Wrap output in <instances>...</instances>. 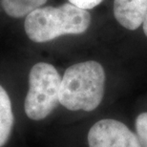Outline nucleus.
Returning <instances> with one entry per match:
<instances>
[{"label":"nucleus","instance_id":"obj_1","mask_svg":"<svg viewBox=\"0 0 147 147\" xmlns=\"http://www.w3.org/2000/svg\"><path fill=\"white\" fill-rule=\"evenodd\" d=\"M105 78L103 67L96 61L70 66L61 78L59 103L71 111L96 110L103 99Z\"/></svg>","mask_w":147,"mask_h":147},{"label":"nucleus","instance_id":"obj_2","mask_svg":"<svg viewBox=\"0 0 147 147\" xmlns=\"http://www.w3.org/2000/svg\"><path fill=\"white\" fill-rule=\"evenodd\" d=\"M91 24V14L87 10L71 3L58 7L38 8L26 16L24 29L32 41L44 43L65 34L85 33Z\"/></svg>","mask_w":147,"mask_h":147},{"label":"nucleus","instance_id":"obj_3","mask_svg":"<svg viewBox=\"0 0 147 147\" xmlns=\"http://www.w3.org/2000/svg\"><path fill=\"white\" fill-rule=\"evenodd\" d=\"M61 76L52 64L39 62L29 74V91L24 110L29 119L41 120L54 111L59 103Z\"/></svg>","mask_w":147,"mask_h":147},{"label":"nucleus","instance_id":"obj_4","mask_svg":"<svg viewBox=\"0 0 147 147\" xmlns=\"http://www.w3.org/2000/svg\"><path fill=\"white\" fill-rule=\"evenodd\" d=\"M87 140L89 147H142L124 123L112 119L96 121L88 132Z\"/></svg>","mask_w":147,"mask_h":147},{"label":"nucleus","instance_id":"obj_5","mask_svg":"<svg viewBox=\"0 0 147 147\" xmlns=\"http://www.w3.org/2000/svg\"><path fill=\"white\" fill-rule=\"evenodd\" d=\"M146 13L147 0H114L115 18L127 30L140 28Z\"/></svg>","mask_w":147,"mask_h":147},{"label":"nucleus","instance_id":"obj_6","mask_svg":"<svg viewBox=\"0 0 147 147\" xmlns=\"http://www.w3.org/2000/svg\"><path fill=\"white\" fill-rule=\"evenodd\" d=\"M13 114L11 102L6 90L0 85V147L9 140L13 126Z\"/></svg>","mask_w":147,"mask_h":147},{"label":"nucleus","instance_id":"obj_7","mask_svg":"<svg viewBox=\"0 0 147 147\" xmlns=\"http://www.w3.org/2000/svg\"><path fill=\"white\" fill-rule=\"evenodd\" d=\"M47 0H2V7L9 16L21 18L40 8Z\"/></svg>","mask_w":147,"mask_h":147},{"label":"nucleus","instance_id":"obj_8","mask_svg":"<svg viewBox=\"0 0 147 147\" xmlns=\"http://www.w3.org/2000/svg\"><path fill=\"white\" fill-rule=\"evenodd\" d=\"M137 136L142 147H147V112L140 114L136 119Z\"/></svg>","mask_w":147,"mask_h":147},{"label":"nucleus","instance_id":"obj_9","mask_svg":"<svg viewBox=\"0 0 147 147\" xmlns=\"http://www.w3.org/2000/svg\"><path fill=\"white\" fill-rule=\"evenodd\" d=\"M103 0H69V3L83 10H90L99 5Z\"/></svg>","mask_w":147,"mask_h":147},{"label":"nucleus","instance_id":"obj_10","mask_svg":"<svg viewBox=\"0 0 147 147\" xmlns=\"http://www.w3.org/2000/svg\"><path fill=\"white\" fill-rule=\"evenodd\" d=\"M142 27H143V32H144L145 36H147V13H146V14L144 16V18H143Z\"/></svg>","mask_w":147,"mask_h":147}]
</instances>
